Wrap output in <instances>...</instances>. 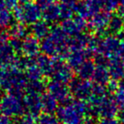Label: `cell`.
<instances>
[{
	"instance_id": "obj_1",
	"label": "cell",
	"mask_w": 124,
	"mask_h": 124,
	"mask_svg": "<svg viewBox=\"0 0 124 124\" xmlns=\"http://www.w3.org/2000/svg\"><path fill=\"white\" fill-rule=\"evenodd\" d=\"M0 124H7V119L0 117Z\"/></svg>"
}]
</instances>
